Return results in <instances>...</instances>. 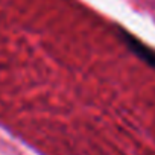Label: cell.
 Listing matches in <instances>:
<instances>
[{"instance_id":"obj_1","label":"cell","mask_w":155,"mask_h":155,"mask_svg":"<svg viewBox=\"0 0 155 155\" xmlns=\"http://www.w3.org/2000/svg\"><path fill=\"white\" fill-rule=\"evenodd\" d=\"M119 38L125 43V46L137 58H140L143 62H146L149 67H152L155 70V50L153 49L146 46L143 41H140L137 37H134L132 34H129L125 29H119Z\"/></svg>"}]
</instances>
